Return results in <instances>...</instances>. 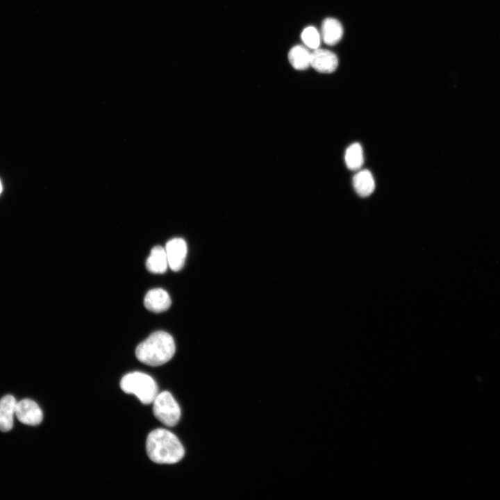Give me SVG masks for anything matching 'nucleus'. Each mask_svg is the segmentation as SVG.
<instances>
[{"label": "nucleus", "instance_id": "nucleus-1", "mask_svg": "<svg viewBox=\"0 0 500 500\" xmlns=\"http://www.w3.org/2000/svg\"><path fill=\"white\" fill-rule=\"evenodd\" d=\"M146 451L149 458L158 464H174L184 456V448L173 433L157 428L147 436Z\"/></svg>", "mask_w": 500, "mask_h": 500}, {"label": "nucleus", "instance_id": "nucleus-2", "mask_svg": "<svg viewBox=\"0 0 500 500\" xmlns=\"http://www.w3.org/2000/svg\"><path fill=\"white\" fill-rule=\"evenodd\" d=\"M175 350L172 336L165 331H158L138 345L135 356L139 361L145 365L159 366L171 360Z\"/></svg>", "mask_w": 500, "mask_h": 500}, {"label": "nucleus", "instance_id": "nucleus-3", "mask_svg": "<svg viewBox=\"0 0 500 500\" xmlns=\"http://www.w3.org/2000/svg\"><path fill=\"white\" fill-rule=\"evenodd\" d=\"M120 387L125 393L135 395L146 405L153 403L158 394L156 381L149 375L140 372L124 376L120 381Z\"/></svg>", "mask_w": 500, "mask_h": 500}, {"label": "nucleus", "instance_id": "nucleus-4", "mask_svg": "<svg viewBox=\"0 0 500 500\" xmlns=\"http://www.w3.org/2000/svg\"><path fill=\"white\" fill-rule=\"evenodd\" d=\"M153 406V414L157 419L167 426H174L179 421L181 408L168 391L158 394L154 399Z\"/></svg>", "mask_w": 500, "mask_h": 500}, {"label": "nucleus", "instance_id": "nucleus-5", "mask_svg": "<svg viewBox=\"0 0 500 500\" xmlns=\"http://www.w3.org/2000/svg\"><path fill=\"white\" fill-rule=\"evenodd\" d=\"M15 415L20 422L31 426L40 424L43 419L39 406L34 401L28 399L17 402Z\"/></svg>", "mask_w": 500, "mask_h": 500}, {"label": "nucleus", "instance_id": "nucleus-6", "mask_svg": "<svg viewBox=\"0 0 500 500\" xmlns=\"http://www.w3.org/2000/svg\"><path fill=\"white\" fill-rule=\"evenodd\" d=\"M168 265L172 270H181L185 263L187 256V244L182 238H174L169 240L165 246Z\"/></svg>", "mask_w": 500, "mask_h": 500}, {"label": "nucleus", "instance_id": "nucleus-7", "mask_svg": "<svg viewBox=\"0 0 500 500\" xmlns=\"http://www.w3.org/2000/svg\"><path fill=\"white\" fill-rule=\"evenodd\" d=\"M310 65L320 73H331L337 69L338 59L332 51L317 48L311 53Z\"/></svg>", "mask_w": 500, "mask_h": 500}, {"label": "nucleus", "instance_id": "nucleus-8", "mask_svg": "<svg viewBox=\"0 0 500 500\" xmlns=\"http://www.w3.org/2000/svg\"><path fill=\"white\" fill-rule=\"evenodd\" d=\"M172 301L168 293L162 288H154L149 290L144 299L146 308L153 312H161L167 310L171 306Z\"/></svg>", "mask_w": 500, "mask_h": 500}, {"label": "nucleus", "instance_id": "nucleus-9", "mask_svg": "<svg viewBox=\"0 0 500 500\" xmlns=\"http://www.w3.org/2000/svg\"><path fill=\"white\" fill-rule=\"evenodd\" d=\"M17 401L8 394L0 399V431L7 432L12 429Z\"/></svg>", "mask_w": 500, "mask_h": 500}, {"label": "nucleus", "instance_id": "nucleus-10", "mask_svg": "<svg viewBox=\"0 0 500 500\" xmlns=\"http://www.w3.org/2000/svg\"><path fill=\"white\" fill-rule=\"evenodd\" d=\"M353 185L356 193L366 197L375 190V181L372 173L367 169H361L353 176Z\"/></svg>", "mask_w": 500, "mask_h": 500}, {"label": "nucleus", "instance_id": "nucleus-11", "mask_svg": "<svg viewBox=\"0 0 500 500\" xmlns=\"http://www.w3.org/2000/svg\"><path fill=\"white\" fill-rule=\"evenodd\" d=\"M167 266L165 249L161 246L154 247L146 261L147 270L154 274H162L166 272Z\"/></svg>", "mask_w": 500, "mask_h": 500}, {"label": "nucleus", "instance_id": "nucleus-12", "mask_svg": "<svg viewBox=\"0 0 500 500\" xmlns=\"http://www.w3.org/2000/svg\"><path fill=\"white\" fill-rule=\"evenodd\" d=\"M343 35V28L340 22L331 17L325 19L322 24V37L328 45L338 43Z\"/></svg>", "mask_w": 500, "mask_h": 500}, {"label": "nucleus", "instance_id": "nucleus-13", "mask_svg": "<svg viewBox=\"0 0 500 500\" xmlns=\"http://www.w3.org/2000/svg\"><path fill=\"white\" fill-rule=\"evenodd\" d=\"M310 53L302 46L292 47L288 53V59L291 65L297 70H304L310 65Z\"/></svg>", "mask_w": 500, "mask_h": 500}, {"label": "nucleus", "instance_id": "nucleus-14", "mask_svg": "<svg viewBox=\"0 0 500 500\" xmlns=\"http://www.w3.org/2000/svg\"><path fill=\"white\" fill-rule=\"evenodd\" d=\"M347 167L353 171L359 170L363 165L364 156L362 146L357 142L349 145L344 153Z\"/></svg>", "mask_w": 500, "mask_h": 500}, {"label": "nucleus", "instance_id": "nucleus-15", "mask_svg": "<svg viewBox=\"0 0 500 500\" xmlns=\"http://www.w3.org/2000/svg\"><path fill=\"white\" fill-rule=\"evenodd\" d=\"M301 39L303 43L310 49H317L320 44V35L313 26H308L301 33Z\"/></svg>", "mask_w": 500, "mask_h": 500}, {"label": "nucleus", "instance_id": "nucleus-16", "mask_svg": "<svg viewBox=\"0 0 500 500\" xmlns=\"http://www.w3.org/2000/svg\"><path fill=\"white\" fill-rule=\"evenodd\" d=\"M2 190H3L2 184H1V180H0V194H1V192H2Z\"/></svg>", "mask_w": 500, "mask_h": 500}]
</instances>
